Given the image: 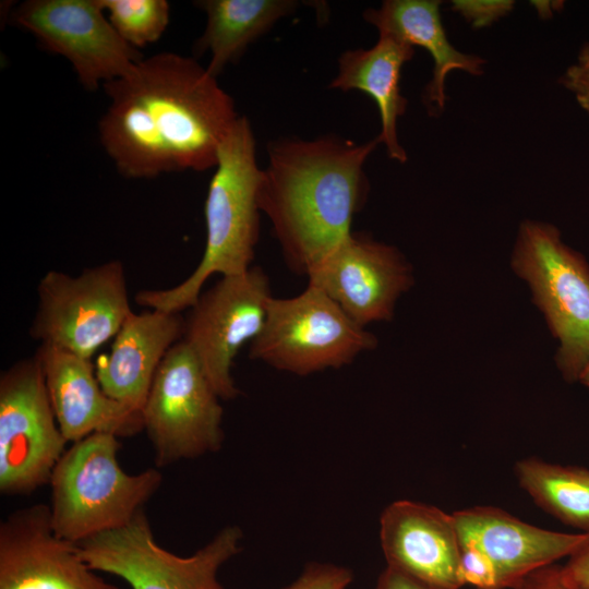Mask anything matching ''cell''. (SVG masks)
Here are the masks:
<instances>
[{"instance_id":"cell-1","label":"cell","mask_w":589,"mask_h":589,"mask_svg":"<svg viewBox=\"0 0 589 589\" xmlns=\"http://www.w3.org/2000/svg\"><path fill=\"white\" fill-rule=\"evenodd\" d=\"M110 99L100 143L128 179L215 168L239 116L232 97L195 58L159 52L103 85Z\"/></svg>"},{"instance_id":"cell-2","label":"cell","mask_w":589,"mask_h":589,"mask_svg":"<svg viewBox=\"0 0 589 589\" xmlns=\"http://www.w3.org/2000/svg\"><path fill=\"white\" fill-rule=\"evenodd\" d=\"M377 144L323 135L268 145L257 205L297 273L306 276L351 233L370 189L364 164Z\"/></svg>"},{"instance_id":"cell-3","label":"cell","mask_w":589,"mask_h":589,"mask_svg":"<svg viewBox=\"0 0 589 589\" xmlns=\"http://www.w3.org/2000/svg\"><path fill=\"white\" fill-rule=\"evenodd\" d=\"M262 169L255 157V140L245 117H239L224 140L206 195V243L194 272L168 289L142 290L139 305L180 313L191 308L206 280L218 274L233 276L250 269L260 236L257 189Z\"/></svg>"},{"instance_id":"cell-4","label":"cell","mask_w":589,"mask_h":589,"mask_svg":"<svg viewBox=\"0 0 589 589\" xmlns=\"http://www.w3.org/2000/svg\"><path fill=\"white\" fill-rule=\"evenodd\" d=\"M118 436L96 432L67 448L50 478L56 533L80 543L131 522L163 483L156 468L128 473L120 466Z\"/></svg>"},{"instance_id":"cell-5","label":"cell","mask_w":589,"mask_h":589,"mask_svg":"<svg viewBox=\"0 0 589 589\" xmlns=\"http://www.w3.org/2000/svg\"><path fill=\"white\" fill-rule=\"evenodd\" d=\"M513 267L558 339L556 363L564 378L579 381L589 364V265L550 224H521Z\"/></svg>"},{"instance_id":"cell-6","label":"cell","mask_w":589,"mask_h":589,"mask_svg":"<svg viewBox=\"0 0 589 589\" xmlns=\"http://www.w3.org/2000/svg\"><path fill=\"white\" fill-rule=\"evenodd\" d=\"M376 346V338L356 323L325 292L308 284L300 294L272 297L265 323L251 341L249 357L297 375L350 364Z\"/></svg>"},{"instance_id":"cell-7","label":"cell","mask_w":589,"mask_h":589,"mask_svg":"<svg viewBox=\"0 0 589 589\" xmlns=\"http://www.w3.org/2000/svg\"><path fill=\"white\" fill-rule=\"evenodd\" d=\"M243 533L227 526L190 556L160 546L145 512L124 527L77 543L91 569L115 575L132 589H225L220 567L241 550Z\"/></svg>"},{"instance_id":"cell-8","label":"cell","mask_w":589,"mask_h":589,"mask_svg":"<svg viewBox=\"0 0 589 589\" xmlns=\"http://www.w3.org/2000/svg\"><path fill=\"white\" fill-rule=\"evenodd\" d=\"M37 296L32 338L85 359L115 337L133 312L118 260L77 276L49 271L38 283Z\"/></svg>"},{"instance_id":"cell-9","label":"cell","mask_w":589,"mask_h":589,"mask_svg":"<svg viewBox=\"0 0 589 589\" xmlns=\"http://www.w3.org/2000/svg\"><path fill=\"white\" fill-rule=\"evenodd\" d=\"M190 347L180 340L159 364L142 409L157 467L220 449L224 410Z\"/></svg>"},{"instance_id":"cell-10","label":"cell","mask_w":589,"mask_h":589,"mask_svg":"<svg viewBox=\"0 0 589 589\" xmlns=\"http://www.w3.org/2000/svg\"><path fill=\"white\" fill-rule=\"evenodd\" d=\"M36 356L0 376V492L28 495L50 482L67 450Z\"/></svg>"},{"instance_id":"cell-11","label":"cell","mask_w":589,"mask_h":589,"mask_svg":"<svg viewBox=\"0 0 589 589\" xmlns=\"http://www.w3.org/2000/svg\"><path fill=\"white\" fill-rule=\"evenodd\" d=\"M272 297L268 277L254 266L221 277L190 308L182 340L220 399L240 394L231 368L242 346L261 333Z\"/></svg>"},{"instance_id":"cell-12","label":"cell","mask_w":589,"mask_h":589,"mask_svg":"<svg viewBox=\"0 0 589 589\" xmlns=\"http://www.w3.org/2000/svg\"><path fill=\"white\" fill-rule=\"evenodd\" d=\"M10 16L43 48L64 57L89 92L124 76L143 59L116 32L99 0H26Z\"/></svg>"},{"instance_id":"cell-13","label":"cell","mask_w":589,"mask_h":589,"mask_svg":"<svg viewBox=\"0 0 589 589\" xmlns=\"http://www.w3.org/2000/svg\"><path fill=\"white\" fill-rule=\"evenodd\" d=\"M306 277L363 327L389 321L397 299L412 284L410 267L397 249L354 231Z\"/></svg>"},{"instance_id":"cell-14","label":"cell","mask_w":589,"mask_h":589,"mask_svg":"<svg viewBox=\"0 0 589 589\" xmlns=\"http://www.w3.org/2000/svg\"><path fill=\"white\" fill-rule=\"evenodd\" d=\"M0 589H121L82 558L79 545L59 537L50 506L33 504L0 524Z\"/></svg>"},{"instance_id":"cell-15","label":"cell","mask_w":589,"mask_h":589,"mask_svg":"<svg viewBox=\"0 0 589 589\" xmlns=\"http://www.w3.org/2000/svg\"><path fill=\"white\" fill-rule=\"evenodd\" d=\"M453 518L460 548H472L488 558L500 589H512L527 575L569 557L589 541V532L538 528L491 506L459 510Z\"/></svg>"},{"instance_id":"cell-16","label":"cell","mask_w":589,"mask_h":589,"mask_svg":"<svg viewBox=\"0 0 589 589\" xmlns=\"http://www.w3.org/2000/svg\"><path fill=\"white\" fill-rule=\"evenodd\" d=\"M388 567L438 589H460V544L453 514L408 500L389 504L380 519Z\"/></svg>"},{"instance_id":"cell-17","label":"cell","mask_w":589,"mask_h":589,"mask_svg":"<svg viewBox=\"0 0 589 589\" xmlns=\"http://www.w3.org/2000/svg\"><path fill=\"white\" fill-rule=\"evenodd\" d=\"M41 365L57 422L69 443L93 433L133 436L144 430L142 411L107 396L91 359L40 345Z\"/></svg>"},{"instance_id":"cell-18","label":"cell","mask_w":589,"mask_h":589,"mask_svg":"<svg viewBox=\"0 0 589 589\" xmlns=\"http://www.w3.org/2000/svg\"><path fill=\"white\" fill-rule=\"evenodd\" d=\"M185 320L180 313L132 312L107 357L98 359L96 376L104 393L142 411L156 371L173 345L182 340Z\"/></svg>"},{"instance_id":"cell-19","label":"cell","mask_w":589,"mask_h":589,"mask_svg":"<svg viewBox=\"0 0 589 589\" xmlns=\"http://www.w3.org/2000/svg\"><path fill=\"white\" fill-rule=\"evenodd\" d=\"M437 0H386L378 9L370 8L363 19L376 27L380 35L392 36L414 48L420 46L433 59L432 79L426 84L423 100L432 116L440 115L446 104L445 81L453 70L481 75L485 60L457 50L448 40Z\"/></svg>"},{"instance_id":"cell-20","label":"cell","mask_w":589,"mask_h":589,"mask_svg":"<svg viewBox=\"0 0 589 589\" xmlns=\"http://www.w3.org/2000/svg\"><path fill=\"white\" fill-rule=\"evenodd\" d=\"M413 55L412 46L392 36L380 35L371 48L344 51L338 59L337 75L329 84L330 88L341 92L361 91L375 100L381 119L378 143L384 144L387 155L399 163L407 160V154L398 141L397 120L408 105L400 93V73Z\"/></svg>"},{"instance_id":"cell-21","label":"cell","mask_w":589,"mask_h":589,"mask_svg":"<svg viewBox=\"0 0 589 589\" xmlns=\"http://www.w3.org/2000/svg\"><path fill=\"white\" fill-rule=\"evenodd\" d=\"M195 4L206 13V26L193 51L195 56L209 52L206 69L215 77L298 5L292 0H203Z\"/></svg>"},{"instance_id":"cell-22","label":"cell","mask_w":589,"mask_h":589,"mask_svg":"<svg viewBox=\"0 0 589 589\" xmlns=\"http://www.w3.org/2000/svg\"><path fill=\"white\" fill-rule=\"evenodd\" d=\"M521 488L564 524L589 532V469L550 464L537 458L517 462Z\"/></svg>"},{"instance_id":"cell-23","label":"cell","mask_w":589,"mask_h":589,"mask_svg":"<svg viewBox=\"0 0 589 589\" xmlns=\"http://www.w3.org/2000/svg\"><path fill=\"white\" fill-rule=\"evenodd\" d=\"M120 37L139 49L156 43L165 33L170 16L166 0H99Z\"/></svg>"},{"instance_id":"cell-24","label":"cell","mask_w":589,"mask_h":589,"mask_svg":"<svg viewBox=\"0 0 589 589\" xmlns=\"http://www.w3.org/2000/svg\"><path fill=\"white\" fill-rule=\"evenodd\" d=\"M353 580L348 567L333 563L311 562L294 581L284 589H347Z\"/></svg>"},{"instance_id":"cell-25","label":"cell","mask_w":589,"mask_h":589,"mask_svg":"<svg viewBox=\"0 0 589 589\" xmlns=\"http://www.w3.org/2000/svg\"><path fill=\"white\" fill-rule=\"evenodd\" d=\"M514 8L512 0H454L452 10L471 26L481 28L507 15Z\"/></svg>"},{"instance_id":"cell-26","label":"cell","mask_w":589,"mask_h":589,"mask_svg":"<svg viewBox=\"0 0 589 589\" xmlns=\"http://www.w3.org/2000/svg\"><path fill=\"white\" fill-rule=\"evenodd\" d=\"M459 569L464 586L471 585L477 589H500L492 564L472 548H460Z\"/></svg>"},{"instance_id":"cell-27","label":"cell","mask_w":589,"mask_h":589,"mask_svg":"<svg viewBox=\"0 0 589 589\" xmlns=\"http://www.w3.org/2000/svg\"><path fill=\"white\" fill-rule=\"evenodd\" d=\"M560 82L589 116V43L581 48L576 62L567 68Z\"/></svg>"},{"instance_id":"cell-28","label":"cell","mask_w":589,"mask_h":589,"mask_svg":"<svg viewBox=\"0 0 589 589\" xmlns=\"http://www.w3.org/2000/svg\"><path fill=\"white\" fill-rule=\"evenodd\" d=\"M512 589H582L567 584L554 564L542 567L522 578Z\"/></svg>"},{"instance_id":"cell-29","label":"cell","mask_w":589,"mask_h":589,"mask_svg":"<svg viewBox=\"0 0 589 589\" xmlns=\"http://www.w3.org/2000/svg\"><path fill=\"white\" fill-rule=\"evenodd\" d=\"M563 579L575 587L589 589V541L560 566Z\"/></svg>"},{"instance_id":"cell-30","label":"cell","mask_w":589,"mask_h":589,"mask_svg":"<svg viewBox=\"0 0 589 589\" xmlns=\"http://www.w3.org/2000/svg\"><path fill=\"white\" fill-rule=\"evenodd\" d=\"M374 589H438L386 566L380 574Z\"/></svg>"},{"instance_id":"cell-31","label":"cell","mask_w":589,"mask_h":589,"mask_svg":"<svg viewBox=\"0 0 589 589\" xmlns=\"http://www.w3.org/2000/svg\"><path fill=\"white\" fill-rule=\"evenodd\" d=\"M531 4L537 9L542 17H551L554 11L562 7V2L557 1H532Z\"/></svg>"},{"instance_id":"cell-32","label":"cell","mask_w":589,"mask_h":589,"mask_svg":"<svg viewBox=\"0 0 589 589\" xmlns=\"http://www.w3.org/2000/svg\"><path fill=\"white\" fill-rule=\"evenodd\" d=\"M579 382L589 387V364L586 366V369L582 371Z\"/></svg>"}]
</instances>
